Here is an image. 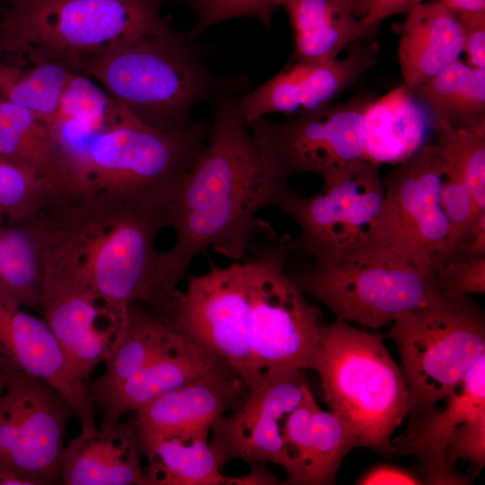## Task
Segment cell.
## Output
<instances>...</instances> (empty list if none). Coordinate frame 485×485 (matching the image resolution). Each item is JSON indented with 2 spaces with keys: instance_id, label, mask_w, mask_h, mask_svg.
Instances as JSON below:
<instances>
[{
  "instance_id": "6da1fadb",
  "label": "cell",
  "mask_w": 485,
  "mask_h": 485,
  "mask_svg": "<svg viewBox=\"0 0 485 485\" xmlns=\"http://www.w3.org/2000/svg\"><path fill=\"white\" fill-rule=\"evenodd\" d=\"M238 98L224 95L209 103L206 146L163 207L166 228L173 230L175 240L158 258L162 310L198 255L212 249L234 261L243 260L256 233L257 214L279 208L295 193L264 162L238 112Z\"/></svg>"
},
{
  "instance_id": "7a4b0ae2",
  "label": "cell",
  "mask_w": 485,
  "mask_h": 485,
  "mask_svg": "<svg viewBox=\"0 0 485 485\" xmlns=\"http://www.w3.org/2000/svg\"><path fill=\"white\" fill-rule=\"evenodd\" d=\"M31 223L40 252L62 263L108 307L125 313L139 302L160 311L156 241L166 228L163 208L90 194L59 198Z\"/></svg>"
},
{
  "instance_id": "3957f363",
  "label": "cell",
  "mask_w": 485,
  "mask_h": 485,
  "mask_svg": "<svg viewBox=\"0 0 485 485\" xmlns=\"http://www.w3.org/2000/svg\"><path fill=\"white\" fill-rule=\"evenodd\" d=\"M214 47L168 24L83 61L76 72L98 83L144 123L173 131L190 126L198 104L251 90L248 76L209 66Z\"/></svg>"
},
{
  "instance_id": "277c9868",
  "label": "cell",
  "mask_w": 485,
  "mask_h": 485,
  "mask_svg": "<svg viewBox=\"0 0 485 485\" xmlns=\"http://www.w3.org/2000/svg\"><path fill=\"white\" fill-rule=\"evenodd\" d=\"M209 121L168 131L120 105L115 118L70 152L87 195L129 207L163 208L206 146Z\"/></svg>"
},
{
  "instance_id": "5b68a950",
  "label": "cell",
  "mask_w": 485,
  "mask_h": 485,
  "mask_svg": "<svg viewBox=\"0 0 485 485\" xmlns=\"http://www.w3.org/2000/svg\"><path fill=\"white\" fill-rule=\"evenodd\" d=\"M312 369L324 401L352 428L360 446L393 451L392 435L409 415V390L382 338L337 317L322 328Z\"/></svg>"
},
{
  "instance_id": "8992f818",
  "label": "cell",
  "mask_w": 485,
  "mask_h": 485,
  "mask_svg": "<svg viewBox=\"0 0 485 485\" xmlns=\"http://www.w3.org/2000/svg\"><path fill=\"white\" fill-rule=\"evenodd\" d=\"M169 0H20L0 16L2 50H31L76 72L84 60L169 23Z\"/></svg>"
},
{
  "instance_id": "52a82bcc",
  "label": "cell",
  "mask_w": 485,
  "mask_h": 485,
  "mask_svg": "<svg viewBox=\"0 0 485 485\" xmlns=\"http://www.w3.org/2000/svg\"><path fill=\"white\" fill-rule=\"evenodd\" d=\"M291 237L259 219L243 259L247 275L248 343L263 378L286 370L312 369L322 326L320 311L287 270Z\"/></svg>"
},
{
  "instance_id": "ba28073f",
  "label": "cell",
  "mask_w": 485,
  "mask_h": 485,
  "mask_svg": "<svg viewBox=\"0 0 485 485\" xmlns=\"http://www.w3.org/2000/svg\"><path fill=\"white\" fill-rule=\"evenodd\" d=\"M292 277L337 317L371 328L446 300L433 277L377 243Z\"/></svg>"
},
{
  "instance_id": "9c48e42d",
  "label": "cell",
  "mask_w": 485,
  "mask_h": 485,
  "mask_svg": "<svg viewBox=\"0 0 485 485\" xmlns=\"http://www.w3.org/2000/svg\"><path fill=\"white\" fill-rule=\"evenodd\" d=\"M389 337L399 348L409 390V414L445 399L485 354L481 310L468 296L408 313Z\"/></svg>"
},
{
  "instance_id": "30bf717a",
  "label": "cell",
  "mask_w": 485,
  "mask_h": 485,
  "mask_svg": "<svg viewBox=\"0 0 485 485\" xmlns=\"http://www.w3.org/2000/svg\"><path fill=\"white\" fill-rule=\"evenodd\" d=\"M375 98L376 93L365 91L284 121L262 117L247 124L264 162L278 178L287 181L295 174L314 173L324 181L365 160L366 113Z\"/></svg>"
},
{
  "instance_id": "8fae6325",
  "label": "cell",
  "mask_w": 485,
  "mask_h": 485,
  "mask_svg": "<svg viewBox=\"0 0 485 485\" xmlns=\"http://www.w3.org/2000/svg\"><path fill=\"white\" fill-rule=\"evenodd\" d=\"M380 165L355 162L322 181L308 198L294 193L279 207L299 226L291 251L304 252L316 266H327L375 243V226L384 198Z\"/></svg>"
},
{
  "instance_id": "7c38bea8",
  "label": "cell",
  "mask_w": 485,
  "mask_h": 485,
  "mask_svg": "<svg viewBox=\"0 0 485 485\" xmlns=\"http://www.w3.org/2000/svg\"><path fill=\"white\" fill-rule=\"evenodd\" d=\"M442 170L435 144L397 164L384 181V198L375 226V243L433 278L451 231L442 203Z\"/></svg>"
},
{
  "instance_id": "4fadbf2b",
  "label": "cell",
  "mask_w": 485,
  "mask_h": 485,
  "mask_svg": "<svg viewBox=\"0 0 485 485\" xmlns=\"http://www.w3.org/2000/svg\"><path fill=\"white\" fill-rule=\"evenodd\" d=\"M247 277L243 260L210 269L177 289L163 311L165 322L231 367L249 389L265 378L258 372L245 323Z\"/></svg>"
},
{
  "instance_id": "5bb4252c",
  "label": "cell",
  "mask_w": 485,
  "mask_h": 485,
  "mask_svg": "<svg viewBox=\"0 0 485 485\" xmlns=\"http://www.w3.org/2000/svg\"><path fill=\"white\" fill-rule=\"evenodd\" d=\"M42 284L38 310L75 375L88 379L119 337L124 316L103 304L63 264L41 254Z\"/></svg>"
},
{
  "instance_id": "9a60e30c",
  "label": "cell",
  "mask_w": 485,
  "mask_h": 485,
  "mask_svg": "<svg viewBox=\"0 0 485 485\" xmlns=\"http://www.w3.org/2000/svg\"><path fill=\"white\" fill-rule=\"evenodd\" d=\"M308 391L302 370L297 369L270 374L249 389L239 405L211 427L210 444L223 465L231 460L273 463L287 472L290 460L284 425Z\"/></svg>"
},
{
  "instance_id": "2e32d148",
  "label": "cell",
  "mask_w": 485,
  "mask_h": 485,
  "mask_svg": "<svg viewBox=\"0 0 485 485\" xmlns=\"http://www.w3.org/2000/svg\"><path fill=\"white\" fill-rule=\"evenodd\" d=\"M379 52L373 38L352 44L347 57L289 62L254 90L239 97L238 112L248 123L268 114L295 116L325 106L372 67Z\"/></svg>"
},
{
  "instance_id": "e0dca14e",
  "label": "cell",
  "mask_w": 485,
  "mask_h": 485,
  "mask_svg": "<svg viewBox=\"0 0 485 485\" xmlns=\"http://www.w3.org/2000/svg\"><path fill=\"white\" fill-rule=\"evenodd\" d=\"M0 366L4 374H22L47 383L67 401L81 427L96 426L87 383L75 375L45 320L1 295Z\"/></svg>"
},
{
  "instance_id": "ac0fdd59",
  "label": "cell",
  "mask_w": 485,
  "mask_h": 485,
  "mask_svg": "<svg viewBox=\"0 0 485 485\" xmlns=\"http://www.w3.org/2000/svg\"><path fill=\"white\" fill-rule=\"evenodd\" d=\"M249 388L231 367L221 363L183 386L136 411V435H172L208 431L235 409Z\"/></svg>"
},
{
  "instance_id": "d6986e66",
  "label": "cell",
  "mask_w": 485,
  "mask_h": 485,
  "mask_svg": "<svg viewBox=\"0 0 485 485\" xmlns=\"http://www.w3.org/2000/svg\"><path fill=\"white\" fill-rule=\"evenodd\" d=\"M445 399L443 410L429 408L415 415L418 419L410 430L392 445V450L419 457L424 483L466 484L467 481L445 462L444 454L465 422L485 414V354Z\"/></svg>"
},
{
  "instance_id": "ffe728a7",
  "label": "cell",
  "mask_w": 485,
  "mask_h": 485,
  "mask_svg": "<svg viewBox=\"0 0 485 485\" xmlns=\"http://www.w3.org/2000/svg\"><path fill=\"white\" fill-rule=\"evenodd\" d=\"M290 469L287 483L332 484L347 454L360 443L335 412L322 410L309 390L284 425Z\"/></svg>"
},
{
  "instance_id": "44dd1931",
  "label": "cell",
  "mask_w": 485,
  "mask_h": 485,
  "mask_svg": "<svg viewBox=\"0 0 485 485\" xmlns=\"http://www.w3.org/2000/svg\"><path fill=\"white\" fill-rule=\"evenodd\" d=\"M71 415L67 401L47 383L29 376L24 410L4 465L34 485L60 483L64 438Z\"/></svg>"
},
{
  "instance_id": "7402d4cb",
  "label": "cell",
  "mask_w": 485,
  "mask_h": 485,
  "mask_svg": "<svg viewBox=\"0 0 485 485\" xmlns=\"http://www.w3.org/2000/svg\"><path fill=\"white\" fill-rule=\"evenodd\" d=\"M141 449L131 426L81 427L65 445L60 481L66 485H147Z\"/></svg>"
},
{
  "instance_id": "603a6c76",
  "label": "cell",
  "mask_w": 485,
  "mask_h": 485,
  "mask_svg": "<svg viewBox=\"0 0 485 485\" xmlns=\"http://www.w3.org/2000/svg\"><path fill=\"white\" fill-rule=\"evenodd\" d=\"M223 363L204 348L177 332L172 341L139 372L93 401L100 426L120 421L154 399L176 390Z\"/></svg>"
},
{
  "instance_id": "cb8c5ba5",
  "label": "cell",
  "mask_w": 485,
  "mask_h": 485,
  "mask_svg": "<svg viewBox=\"0 0 485 485\" xmlns=\"http://www.w3.org/2000/svg\"><path fill=\"white\" fill-rule=\"evenodd\" d=\"M0 155L33 171L64 199L87 195L70 154L50 127L30 110L3 98Z\"/></svg>"
},
{
  "instance_id": "d4e9b609",
  "label": "cell",
  "mask_w": 485,
  "mask_h": 485,
  "mask_svg": "<svg viewBox=\"0 0 485 485\" xmlns=\"http://www.w3.org/2000/svg\"><path fill=\"white\" fill-rule=\"evenodd\" d=\"M398 28L397 57L404 84L410 90L459 60L463 51L458 18L441 2L419 4Z\"/></svg>"
},
{
  "instance_id": "484cf974",
  "label": "cell",
  "mask_w": 485,
  "mask_h": 485,
  "mask_svg": "<svg viewBox=\"0 0 485 485\" xmlns=\"http://www.w3.org/2000/svg\"><path fill=\"white\" fill-rule=\"evenodd\" d=\"M292 29L290 60L328 61L346 47L374 38L379 25H369L351 12L344 0H283Z\"/></svg>"
},
{
  "instance_id": "4316f807",
  "label": "cell",
  "mask_w": 485,
  "mask_h": 485,
  "mask_svg": "<svg viewBox=\"0 0 485 485\" xmlns=\"http://www.w3.org/2000/svg\"><path fill=\"white\" fill-rule=\"evenodd\" d=\"M428 113L404 84L375 98L366 113L365 160L400 164L423 146Z\"/></svg>"
},
{
  "instance_id": "83f0119b",
  "label": "cell",
  "mask_w": 485,
  "mask_h": 485,
  "mask_svg": "<svg viewBox=\"0 0 485 485\" xmlns=\"http://www.w3.org/2000/svg\"><path fill=\"white\" fill-rule=\"evenodd\" d=\"M209 433L137 435L148 462L147 485H225L223 463L208 441Z\"/></svg>"
},
{
  "instance_id": "f1b7e54d",
  "label": "cell",
  "mask_w": 485,
  "mask_h": 485,
  "mask_svg": "<svg viewBox=\"0 0 485 485\" xmlns=\"http://www.w3.org/2000/svg\"><path fill=\"white\" fill-rule=\"evenodd\" d=\"M75 72L31 50L1 49L0 98L25 108L50 126Z\"/></svg>"
},
{
  "instance_id": "f546056e",
  "label": "cell",
  "mask_w": 485,
  "mask_h": 485,
  "mask_svg": "<svg viewBox=\"0 0 485 485\" xmlns=\"http://www.w3.org/2000/svg\"><path fill=\"white\" fill-rule=\"evenodd\" d=\"M177 331L154 312L135 304L128 309L117 340L106 357L105 369L87 383L93 401L139 372L176 337Z\"/></svg>"
},
{
  "instance_id": "4dcf8cb0",
  "label": "cell",
  "mask_w": 485,
  "mask_h": 485,
  "mask_svg": "<svg viewBox=\"0 0 485 485\" xmlns=\"http://www.w3.org/2000/svg\"><path fill=\"white\" fill-rule=\"evenodd\" d=\"M411 92L433 124L443 121L485 133V68L457 60Z\"/></svg>"
},
{
  "instance_id": "1f68e13d",
  "label": "cell",
  "mask_w": 485,
  "mask_h": 485,
  "mask_svg": "<svg viewBox=\"0 0 485 485\" xmlns=\"http://www.w3.org/2000/svg\"><path fill=\"white\" fill-rule=\"evenodd\" d=\"M41 284V255L31 223L0 222V295L38 309Z\"/></svg>"
},
{
  "instance_id": "d6a6232c",
  "label": "cell",
  "mask_w": 485,
  "mask_h": 485,
  "mask_svg": "<svg viewBox=\"0 0 485 485\" xmlns=\"http://www.w3.org/2000/svg\"><path fill=\"white\" fill-rule=\"evenodd\" d=\"M119 109L120 104L98 83L75 72L49 127L63 140H83L111 121Z\"/></svg>"
},
{
  "instance_id": "836d02e7",
  "label": "cell",
  "mask_w": 485,
  "mask_h": 485,
  "mask_svg": "<svg viewBox=\"0 0 485 485\" xmlns=\"http://www.w3.org/2000/svg\"><path fill=\"white\" fill-rule=\"evenodd\" d=\"M58 198L33 171L0 155V222L32 221Z\"/></svg>"
},
{
  "instance_id": "e575fe53",
  "label": "cell",
  "mask_w": 485,
  "mask_h": 485,
  "mask_svg": "<svg viewBox=\"0 0 485 485\" xmlns=\"http://www.w3.org/2000/svg\"><path fill=\"white\" fill-rule=\"evenodd\" d=\"M436 146L444 163L465 181L478 213L485 212V133L433 124Z\"/></svg>"
},
{
  "instance_id": "d590c367",
  "label": "cell",
  "mask_w": 485,
  "mask_h": 485,
  "mask_svg": "<svg viewBox=\"0 0 485 485\" xmlns=\"http://www.w3.org/2000/svg\"><path fill=\"white\" fill-rule=\"evenodd\" d=\"M194 17L189 33L199 38L211 26L237 18L257 20L263 27L271 24L274 13L283 0H180Z\"/></svg>"
},
{
  "instance_id": "8d00e7d4",
  "label": "cell",
  "mask_w": 485,
  "mask_h": 485,
  "mask_svg": "<svg viewBox=\"0 0 485 485\" xmlns=\"http://www.w3.org/2000/svg\"><path fill=\"white\" fill-rule=\"evenodd\" d=\"M435 281L446 298L485 292V258L449 260L434 273Z\"/></svg>"
},
{
  "instance_id": "74e56055",
  "label": "cell",
  "mask_w": 485,
  "mask_h": 485,
  "mask_svg": "<svg viewBox=\"0 0 485 485\" xmlns=\"http://www.w3.org/2000/svg\"><path fill=\"white\" fill-rule=\"evenodd\" d=\"M469 460L480 472L485 464V414L465 422L448 445L445 462L454 467L457 459Z\"/></svg>"
},
{
  "instance_id": "f35d334b",
  "label": "cell",
  "mask_w": 485,
  "mask_h": 485,
  "mask_svg": "<svg viewBox=\"0 0 485 485\" xmlns=\"http://www.w3.org/2000/svg\"><path fill=\"white\" fill-rule=\"evenodd\" d=\"M463 36L470 66L485 68V12L455 13Z\"/></svg>"
},
{
  "instance_id": "ab89813d",
  "label": "cell",
  "mask_w": 485,
  "mask_h": 485,
  "mask_svg": "<svg viewBox=\"0 0 485 485\" xmlns=\"http://www.w3.org/2000/svg\"><path fill=\"white\" fill-rule=\"evenodd\" d=\"M481 258H485V212L474 218L443 262L449 260Z\"/></svg>"
},
{
  "instance_id": "60d3db41",
  "label": "cell",
  "mask_w": 485,
  "mask_h": 485,
  "mask_svg": "<svg viewBox=\"0 0 485 485\" xmlns=\"http://www.w3.org/2000/svg\"><path fill=\"white\" fill-rule=\"evenodd\" d=\"M422 0H365L361 20L369 25H379L385 18L408 13Z\"/></svg>"
},
{
  "instance_id": "b9f144b4",
  "label": "cell",
  "mask_w": 485,
  "mask_h": 485,
  "mask_svg": "<svg viewBox=\"0 0 485 485\" xmlns=\"http://www.w3.org/2000/svg\"><path fill=\"white\" fill-rule=\"evenodd\" d=\"M359 484H421L415 475L388 465H379L368 472L358 482Z\"/></svg>"
},
{
  "instance_id": "7bdbcfd3",
  "label": "cell",
  "mask_w": 485,
  "mask_h": 485,
  "mask_svg": "<svg viewBox=\"0 0 485 485\" xmlns=\"http://www.w3.org/2000/svg\"><path fill=\"white\" fill-rule=\"evenodd\" d=\"M279 481L261 467H252L244 476H226L225 485H276Z\"/></svg>"
},
{
  "instance_id": "ee69618b",
  "label": "cell",
  "mask_w": 485,
  "mask_h": 485,
  "mask_svg": "<svg viewBox=\"0 0 485 485\" xmlns=\"http://www.w3.org/2000/svg\"><path fill=\"white\" fill-rule=\"evenodd\" d=\"M454 13L485 12V0H441Z\"/></svg>"
},
{
  "instance_id": "f6af8a7d",
  "label": "cell",
  "mask_w": 485,
  "mask_h": 485,
  "mask_svg": "<svg viewBox=\"0 0 485 485\" xmlns=\"http://www.w3.org/2000/svg\"><path fill=\"white\" fill-rule=\"evenodd\" d=\"M0 485H34L31 481L14 470L0 464Z\"/></svg>"
},
{
  "instance_id": "bcb514c9",
  "label": "cell",
  "mask_w": 485,
  "mask_h": 485,
  "mask_svg": "<svg viewBox=\"0 0 485 485\" xmlns=\"http://www.w3.org/2000/svg\"><path fill=\"white\" fill-rule=\"evenodd\" d=\"M351 12L357 18H362L364 14L365 0H344Z\"/></svg>"
},
{
  "instance_id": "7dc6e473",
  "label": "cell",
  "mask_w": 485,
  "mask_h": 485,
  "mask_svg": "<svg viewBox=\"0 0 485 485\" xmlns=\"http://www.w3.org/2000/svg\"><path fill=\"white\" fill-rule=\"evenodd\" d=\"M6 382H7L6 375L4 374V370L0 366V397L5 388Z\"/></svg>"
},
{
  "instance_id": "c3c4849f",
  "label": "cell",
  "mask_w": 485,
  "mask_h": 485,
  "mask_svg": "<svg viewBox=\"0 0 485 485\" xmlns=\"http://www.w3.org/2000/svg\"><path fill=\"white\" fill-rule=\"evenodd\" d=\"M20 0H0V6L3 7L4 11V9L10 7L11 5L14 4L15 3L19 2Z\"/></svg>"
},
{
  "instance_id": "681fc988",
  "label": "cell",
  "mask_w": 485,
  "mask_h": 485,
  "mask_svg": "<svg viewBox=\"0 0 485 485\" xmlns=\"http://www.w3.org/2000/svg\"><path fill=\"white\" fill-rule=\"evenodd\" d=\"M0 51H1V48H0Z\"/></svg>"
}]
</instances>
